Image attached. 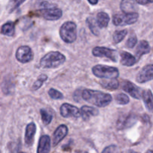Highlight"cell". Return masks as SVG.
<instances>
[{"label":"cell","mask_w":153,"mask_h":153,"mask_svg":"<svg viewBox=\"0 0 153 153\" xmlns=\"http://www.w3.org/2000/svg\"><path fill=\"white\" fill-rule=\"evenodd\" d=\"M81 116L85 121H88L91 117H95L99 114V110L91 106L84 105L81 108Z\"/></svg>","instance_id":"cell-16"},{"label":"cell","mask_w":153,"mask_h":153,"mask_svg":"<svg viewBox=\"0 0 153 153\" xmlns=\"http://www.w3.org/2000/svg\"><path fill=\"white\" fill-rule=\"evenodd\" d=\"M25 1L26 0H9L8 3H7V10H8L9 13H12Z\"/></svg>","instance_id":"cell-25"},{"label":"cell","mask_w":153,"mask_h":153,"mask_svg":"<svg viewBox=\"0 0 153 153\" xmlns=\"http://www.w3.org/2000/svg\"><path fill=\"white\" fill-rule=\"evenodd\" d=\"M65 61V55L61 52H49L40 59V66L42 68L54 69L62 65Z\"/></svg>","instance_id":"cell-2"},{"label":"cell","mask_w":153,"mask_h":153,"mask_svg":"<svg viewBox=\"0 0 153 153\" xmlns=\"http://www.w3.org/2000/svg\"><path fill=\"white\" fill-rule=\"evenodd\" d=\"M137 43V38L135 34H132L128 37V40L126 42V46L128 49H132L136 46Z\"/></svg>","instance_id":"cell-31"},{"label":"cell","mask_w":153,"mask_h":153,"mask_svg":"<svg viewBox=\"0 0 153 153\" xmlns=\"http://www.w3.org/2000/svg\"><path fill=\"white\" fill-rule=\"evenodd\" d=\"M88 1L90 4H93V5H95V4H97L98 3L99 0H88Z\"/></svg>","instance_id":"cell-35"},{"label":"cell","mask_w":153,"mask_h":153,"mask_svg":"<svg viewBox=\"0 0 153 153\" xmlns=\"http://www.w3.org/2000/svg\"><path fill=\"white\" fill-rule=\"evenodd\" d=\"M40 12L45 19L49 21H55L62 16L63 12L61 9L56 5L46 1H43L40 4Z\"/></svg>","instance_id":"cell-3"},{"label":"cell","mask_w":153,"mask_h":153,"mask_svg":"<svg viewBox=\"0 0 153 153\" xmlns=\"http://www.w3.org/2000/svg\"><path fill=\"white\" fill-rule=\"evenodd\" d=\"M40 116H41V120L43 121V124L44 125H49L52 120V118H53V115L51 112H49V111L46 110V109L42 108L40 109Z\"/></svg>","instance_id":"cell-24"},{"label":"cell","mask_w":153,"mask_h":153,"mask_svg":"<svg viewBox=\"0 0 153 153\" xmlns=\"http://www.w3.org/2000/svg\"><path fill=\"white\" fill-rule=\"evenodd\" d=\"M68 134V128L66 125H61L55 129L53 134L52 145L56 146Z\"/></svg>","instance_id":"cell-12"},{"label":"cell","mask_w":153,"mask_h":153,"mask_svg":"<svg viewBox=\"0 0 153 153\" xmlns=\"http://www.w3.org/2000/svg\"><path fill=\"white\" fill-rule=\"evenodd\" d=\"M150 50L151 48L149 43L146 40H140L136 49V58H137V60H139L143 55L149 53Z\"/></svg>","instance_id":"cell-17"},{"label":"cell","mask_w":153,"mask_h":153,"mask_svg":"<svg viewBox=\"0 0 153 153\" xmlns=\"http://www.w3.org/2000/svg\"><path fill=\"white\" fill-rule=\"evenodd\" d=\"M36 125L34 123H30L25 128V142L27 146H31L34 143V135L36 133Z\"/></svg>","instance_id":"cell-15"},{"label":"cell","mask_w":153,"mask_h":153,"mask_svg":"<svg viewBox=\"0 0 153 153\" xmlns=\"http://www.w3.org/2000/svg\"><path fill=\"white\" fill-rule=\"evenodd\" d=\"M146 153H153V150H152V149H149Z\"/></svg>","instance_id":"cell-36"},{"label":"cell","mask_w":153,"mask_h":153,"mask_svg":"<svg viewBox=\"0 0 153 153\" xmlns=\"http://www.w3.org/2000/svg\"><path fill=\"white\" fill-rule=\"evenodd\" d=\"M139 18L137 12L117 13L113 16V23L116 26H126L135 23Z\"/></svg>","instance_id":"cell-6"},{"label":"cell","mask_w":153,"mask_h":153,"mask_svg":"<svg viewBox=\"0 0 153 153\" xmlns=\"http://www.w3.org/2000/svg\"><path fill=\"white\" fill-rule=\"evenodd\" d=\"M82 98L94 105L101 108L108 105L113 100L110 94L89 89L82 90Z\"/></svg>","instance_id":"cell-1"},{"label":"cell","mask_w":153,"mask_h":153,"mask_svg":"<svg viewBox=\"0 0 153 153\" xmlns=\"http://www.w3.org/2000/svg\"><path fill=\"white\" fill-rule=\"evenodd\" d=\"M120 58V63L126 67H131V66L134 65L138 61L136 57L127 52H121Z\"/></svg>","instance_id":"cell-18"},{"label":"cell","mask_w":153,"mask_h":153,"mask_svg":"<svg viewBox=\"0 0 153 153\" xmlns=\"http://www.w3.org/2000/svg\"><path fill=\"white\" fill-rule=\"evenodd\" d=\"M97 22L98 24V26L101 28H105L108 27L110 21V17L108 14L105 12H100L97 15Z\"/></svg>","instance_id":"cell-21"},{"label":"cell","mask_w":153,"mask_h":153,"mask_svg":"<svg viewBox=\"0 0 153 153\" xmlns=\"http://www.w3.org/2000/svg\"><path fill=\"white\" fill-rule=\"evenodd\" d=\"M48 94H49V97L53 100H61L64 98V95L62 94V93L54 89V88H50L48 91Z\"/></svg>","instance_id":"cell-30"},{"label":"cell","mask_w":153,"mask_h":153,"mask_svg":"<svg viewBox=\"0 0 153 153\" xmlns=\"http://www.w3.org/2000/svg\"><path fill=\"white\" fill-rule=\"evenodd\" d=\"M51 149V139L49 135H43L39 140L37 153H49Z\"/></svg>","instance_id":"cell-14"},{"label":"cell","mask_w":153,"mask_h":153,"mask_svg":"<svg viewBox=\"0 0 153 153\" xmlns=\"http://www.w3.org/2000/svg\"><path fill=\"white\" fill-rule=\"evenodd\" d=\"M82 90H77L76 92L74 93V100L76 102H79L80 101V98H79V96L82 97Z\"/></svg>","instance_id":"cell-33"},{"label":"cell","mask_w":153,"mask_h":153,"mask_svg":"<svg viewBox=\"0 0 153 153\" xmlns=\"http://www.w3.org/2000/svg\"><path fill=\"white\" fill-rule=\"evenodd\" d=\"M145 106L149 111L153 112V94L150 90H144L142 95Z\"/></svg>","instance_id":"cell-20"},{"label":"cell","mask_w":153,"mask_h":153,"mask_svg":"<svg viewBox=\"0 0 153 153\" xmlns=\"http://www.w3.org/2000/svg\"><path fill=\"white\" fill-rule=\"evenodd\" d=\"M15 27L14 23L13 22H7L3 24L1 28V34L3 35L12 37L14 35Z\"/></svg>","instance_id":"cell-22"},{"label":"cell","mask_w":153,"mask_h":153,"mask_svg":"<svg viewBox=\"0 0 153 153\" xmlns=\"http://www.w3.org/2000/svg\"><path fill=\"white\" fill-rule=\"evenodd\" d=\"M137 121V117L133 114L126 116L124 118H120L117 122V128L120 130L124 129V128H128L132 126Z\"/></svg>","instance_id":"cell-13"},{"label":"cell","mask_w":153,"mask_h":153,"mask_svg":"<svg viewBox=\"0 0 153 153\" xmlns=\"http://www.w3.org/2000/svg\"><path fill=\"white\" fill-rule=\"evenodd\" d=\"M100 85L105 88V89L111 90V91H114V90H117L119 88V82L116 80L115 79H111L110 80H102L100 82Z\"/></svg>","instance_id":"cell-23"},{"label":"cell","mask_w":153,"mask_h":153,"mask_svg":"<svg viewBox=\"0 0 153 153\" xmlns=\"http://www.w3.org/2000/svg\"><path fill=\"white\" fill-rule=\"evenodd\" d=\"M97 20L94 19L92 17H88L87 19V24H88V27H89L90 30L91 31V32L94 34V35L98 36L100 34V31L98 29V24L96 22Z\"/></svg>","instance_id":"cell-27"},{"label":"cell","mask_w":153,"mask_h":153,"mask_svg":"<svg viewBox=\"0 0 153 153\" xmlns=\"http://www.w3.org/2000/svg\"><path fill=\"white\" fill-rule=\"evenodd\" d=\"M136 0H122L120 9L123 13H134L137 10Z\"/></svg>","instance_id":"cell-19"},{"label":"cell","mask_w":153,"mask_h":153,"mask_svg":"<svg viewBox=\"0 0 153 153\" xmlns=\"http://www.w3.org/2000/svg\"><path fill=\"white\" fill-rule=\"evenodd\" d=\"M60 113L63 117L78 118L81 116V111L77 107L69 103H64L60 108Z\"/></svg>","instance_id":"cell-9"},{"label":"cell","mask_w":153,"mask_h":153,"mask_svg":"<svg viewBox=\"0 0 153 153\" xmlns=\"http://www.w3.org/2000/svg\"><path fill=\"white\" fill-rule=\"evenodd\" d=\"M60 37L63 41L67 43H72L77 38V26L74 22L67 21L60 28Z\"/></svg>","instance_id":"cell-4"},{"label":"cell","mask_w":153,"mask_h":153,"mask_svg":"<svg viewBox=\"0 0 153 153\" xmlns=\"http://www.w3.org/2000/svg\"><path fill=\"white\" fill-rule=\"evenodd\" d=\"M128 31L126 29L124 30H120V31H114L113 34V41L115 44H117V43H120L125 37L126 36Z\"/></svg>","instance_id":"cell-26"},{"label":"cell","mask_w":153,"mask_h":153,"mask_svg":"<svg viewBox=\"0 0 153 153\" xmlns=\"http://www.w3.org/2000/svg\"><path fill=\"white\" fill-rule=\"evenodd\" d=\"M93 55L98 58H107L111 61L117 62V52L116 50L104 47V46H96L93 49Z\"/></svg>","instance_id":"cell-7"},{"label":"cell","mask_w":153,"mask_h":153,"mask_svg":"<svg viewBox=\"0 0 153 153\" xmlns=\"http://www.w3.org/2000/svg\"><path fill=\"white\" fill-rule=\"evenodd\" d=\"M118 148L116 145H110L103 149L102 153H117Z\"/></svg>","instance_id":"cell-32"},{"label":"cell","mask_w":153,"mask_h":153,"mask_svg":"<svg viewBox=\"0 0 153 153\" xmlns=\"http://www.w3.org/2000/svg\"><path fill=\"white\" fill-rule=\"evenodd\" d=\"M16 58L22 64H27L34 58V53L31 48L28 46H21L16 52Z\"/></svg>","instance_id":"cell-8"},{"label":"cell","mask_w":153,"mask_h":153,"mask_svg":"<svg viewBox=\"0 0 153 153\" xmlns=\"http://www.w3.org/2000/svg\"><path fill=\"white\" fill-rule=\"evenodd\" d=\"M115 101L117 104L126 105L129 102V98L125 94H118L115 96Z\"/></svg>","instance_id":"cell-29"},{"label":"cell","mask_w":153,"mask_h":153,"mask_svg":"<svg viewBox=\"0 0 153 153\" xmlns=\"http://www.w3.org/2000/svg\"><path fill=\"white\" fill-rule=\"evenodd\" d=\"M123 90L129 94L133 98L139 100L142 97L143 91L140 88L129 81H125L123 84Z\"/></svg>","instance_id":"cell-10"},{"label":"cell","mask_w":153,"mask_h":153,"mask_svg":"<svg viewBox=\"0 0 153 153\" xmlns=\"http://www.w3.org/2000/svg\"><path fill=\"white\" fill-rule=\"evenodd\" d=\"M19 153H25V152H19Z\"/></svg>","instance_id":"cell-37"},{"label":"cell","mask_w":153,"mask_h":153,"mask_svg":"<svg viewBox=\"0 0 153 153\" xmlns=\"http://www.w3.org/2000/svg\"><path fill=\"white\" fill-rule=\"evenodd\" d=\"M137 4H141V5H146V4H150L153 2V0H136Z\"/></svg>","instance_id":"cell-34"},{"label":"cell","mask_w":153,"mask_h":153,"mask_svg":"<svg viewBox=\"0 0 153 153\" xmlns=\"http://www.w3.org/2000/svg\"><path fill=\"white\" fill-rule=\"evenodd\" d=\"M153 79V64L144 66L137 75L136 81L139 83H146Z\"/></svg>","instance_id":"cell-11"},{"label":"cell","mask_w":153,"mask_h":153,"mask_svg":"<svg viewBox=\"0 0 153 153\" xmlns=\"http://www.w3.org/2000/svg\"><path fill=\"white\" fill-rule=\"evenodd\" d=\"M93 74L101 79H117L119 76V70L116 67L97 64L92 68Z\"/></svg>","instance_id":"cell-5"},{"label":"cell","mask_w":153,"mask_h":153,"mask_svg":"<svg viewBox=\"0 0 153 153\" xmlns=\"http://www.w3.org/2000/svg\"><path fill=\"white\" fill-rule=\"evenodd\" d=\"M48 79V76L45 74H41L38 77L37 80L34 83L32 86V90L33 91H37L38 89H40L41 88L42 85H43L44 82H46Z\"/></svg>","instance_id":"cell-28"}]
</instances>
